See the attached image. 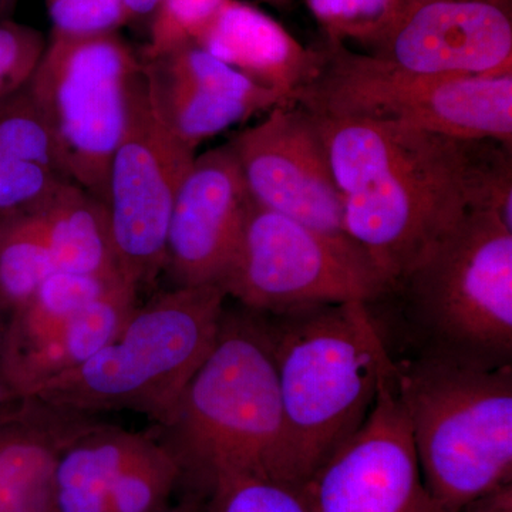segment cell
Wrapping results in <instances>:
<instances>
[{
    "label": "cell",
    "instance_id": "1",
    "mask_svg": "<svg viewBox=\"0 0 512 512\" xmlns=\"http://www.w3.org/2000/svg\"><path fill=\"white\" fill-rule=\"evenodd\" d=\"M312 117L339 190L346 235L372 259L390 292L468 212H497L512 227L510 146Z\"/></svg>",
    "mask_w": 512,
    "mask_h": 512
},
{
    "label": "cell",
    "instance_id": "2",
    "mask_svg": "<svg viewBox=\"0 0 512 512\" xmlns=\"http://www.w3.org/2000/svg\"><path fill=\"white\" fill-rule=\"evenodd\" d=\"M264 318L284 424L276 478L303 488L365 423L394 359L367 303Z\"/></svg>",
    "mask_w": 512,
    "mask_h": 512
},
{
    "label": "cell",
    "instance_id": "3",
    "mask_svg": "<svg viewBox=\"0 0 512 512\" xmlns=\"http://www.w3.org/2000/svg\"><path fill=\"white\" fill-rule=\"evenodd\" d=\"M157 431L188 493L204 497L215 481L229 476L278 480L284 424L262 313L225 309L210 355Z\"/></svg>",
    "mask_w": 512,
    "mask_h": 512
},
{
    "label": "cell",
    "instance_id": "4",
    "mask_svg": "<svg viewBox=\"0 0 512 512\" xmlns=\"http://www.w3.org/2000/svg\"><path fill=\"white\" fill-rule=\"evenodd\" d=\"M394 383L440 512L512 485V365L416 356L394 360Z\"/></svg>",
    "mask_w": 512,
    "mask_h": 512
},
{
    "label": "cell",
    "instance_id": "5",
    "mask_svg": "<svg viewBox=\"0 0 512 512\" xmlns=\"http://www.w3.org/2000/svg\"><path fill=\"white\" fill-rule=\"evenodd\" d=\"M227 295L218 285L183 286L137 306L110 345L53 377L32 397L93 414L136 412L161 426L210 355Z\"/></svg>",
    "mask_w": 512,
    "mask_h": 512
},
{
    "label": "cell",
    "instance_id": "6",
    "mask_svg": "<svg viewBox=\"0 0 512 512\" xmlns=\"http://www.w3.org/2000/svg\"><path fill=\"white\" fill-rule=\"evenodd\" d=\"M406 299L419 355L512 365V227L471 211L392 292Z\"/></svg>",
    "mask_w": 512,
    "mask_h": 512
},
{
    "label": "cell",
    "instance_id": "7",
    "mask_svg": "<svg viewBox=\"0 0 512 512\" xmlns=\"http://www.w3.org/2000/svg\"><path fill=\"white\" fill-rule=\"evenodd\" d=\"M292 103L316 117L359 119L463 140L512 143V74L436 76L328 42Z\"/></svg>",
    "mask_w": 512,
    "mask_h": 512
},
{
    "label": "cell",
    "instance_id": "8",
    "mask_svg": "<svg viewBox=\"0 0 512 512\" xmlns=\"http://www.w3.org/2000/svg\"><path fill=\"white\" fill-rule=\"evenodd\" d=\"M143 62L116 32L52 33L28 87L72 183L106 204L111 158Z\"/></svg>",
    "mask_w": 512,
    "mask_h": 512
},
{
    "label": "cell",
    "instance_id": "9",
    "mask_svg": "<svg viewBox=\"0 0 512 512\" xmlns=\"http://www.w3.org/2000/svg\"><path fill=\"white\" fill-rule=\"evenodd\" d=\"M242 308L278 315L311 306L379 302L390 286L356 242L254 204L218 284Z\"/></svg>",
    "mask_w": 512,
    "mask_h": 512
},
{
    "label": "cell",
    "instance_id": "10",
    "mask_svg": "<svg viewBox=\"0 0 512 512\" xmlns=\"http://www.w3.org/2000/svg\"><path fill=\"white\" fill-rule=\"evenodd\" d=\"M194 158L151 109L141 69L111 158L106 201L121 274L138 292L163 272L171 214Z\"/></svg>",
    "mask_w": 512,
    "mask_h": 512
},
{
    "label": "cell",
    "instance_id": "11",
    "mask_svg": "<svg viewBox=\"0 0 512 512\" xmlns=\"http://www.w3.org/2000/svg\"><path fill=\"white\" fill-rule=\"evenodd\" d=\"M303 491L312 512H440L421 476L394 369L365 423Z\"/></svg>",
    "mask_w": 512,
    "mask_h": 512
},
{
    "label": "cell",
    "instance_id": "12",
    "mask_svg": "<svg viewBox=\"0 0 512 512\" xmlns=\"http://www.w3.org/2000/svg\"><path fill=\"white\" fill-rule=\"evenodd\" d=\"M228 144L256 205L319 231L346 235L328 153L315 120L299 104L272 107L264 120L239 131Z\"/></svg>",
    "mask_w": 512,
    "mask_h": 512
},
{
    "label": "cell",
    "instance_id": "13",
    "mask_svg": "<svg viewBox=\"0 0 512 512\" xmlns=\"http://www.w3.org/2000/svg\"><path fill=\"white\" fill-rule=\"evenodd\" d=\"M181 470L156 434L97 420L57 456L50 512H160Z\"/></svg>",
    "mask_w": 512,
    "mask_h": 512
},
{
    "label": "cell",
    "instance_id": "14",
    "mask_svg": "<svg viewBox=\"0 0 512 512\" xmlns=\"http://www.w3.org/2000/svg\"><path fill=\"white\" fill-rule=\"evenodd\" d=\"M372 55L436 76L512 74V20L494 0H421L402 15Z\"/></svg>",
    "mask_w": 512,
    "mask_h": 512
},
{
    "label": "cell",
    "instance_id": "15",
    "mask_svg": "<svg viewBox=\"0 0 512 512\" xmlns=\"http://www.w3.org/2000/svg\"><path fill=\"white\" fill-rule=\"evenodd\" d=\"M252 204L229 144L195 156L168 227L163 271L174 288L220 284Z\"/></svg>",
    "mask_w": 512,
    "mask_h": 512
},
{
    "label": "cell",
    "instance_id": "16",
    "mask_svg": "<svg viewBox=\"0 0 512 512\" xmlns=\"http://www.w3.org/2000/svg\"><path fill=\"white\" fill-rule=\"evenodd\" d=\"M143 73L157 119L194 151L234 124L285 103L194 43L143 63Z\"/></svg>",
    "mask_w": 512,
    "mask_h": 512
},
{
    "label": "cell",
    "instance_id": "17",
    "mask_svg": "<svg viewBox=\"0 0 512 512\" xmlns=\"http://www.w3.org/2000/svg\"><path fill=\"white\" fill-rule=\"evenodd\" d=\"M97 420L36 397L2 407L0 512H50L57 456Z\"/></svg>",
    "mask_w": 512,
    "mask_h": 512
},
{
    "label": "cell",
    "instance_id": "18",
    "mask_svg": "<svg viewBox=\"0 0 512 512\" xmlns=\"http://www.w3.org/2000/svg\"><path fill=\"white\" fill-rule=\"evenodd\" d=\"M192 43L285 103L295 100L322 62L320 50L303 46L281 23L241 0H225Z\"/></svg>",
    "mask_w": 512,
    "mask_h": 512
},
{
    "label": "cell",
    "instance_id": "19",
    "mask_svg": "<svg viewBox=\"0 0 512 512\" xmlns=\"http://www.w3.org/2000/svg\"><path fill=\"white\" fill-rule=\"evenodd\" d=\"M57 271L124 281L111 238L107 205L72 181H62L35 208Z\"/></svg>",
    "mask_w": 512,
    "mask_h": 512
},
{
    "label": "cell",
    "instance_id": "20",
    "mask_svg": "<svg viewBox=\"0 0 512 512\" xmlns=\"http://www.w3.org/2000/svg\"><path fill=\"white\" fill-rule=\"evenodd\" d=\"M121 282L60 271L50 275L35 295L10 315L3 365L62 335L80 309Z\"/></svg>",
    "mask_w": 512,
    "mask_h": 512
},
{
    "label": "cell",
    "instance_id": "21",
    "mask_svg": "<svg viewBox=\"0 0 512 512\" xmlns=\"http://www.w3.org/2000/svg\"><path fill=\"white\" fill-rule=\"evenodd\" d=\"M56 271L32 212L0 217V305L10 315Z\"/></svg>",
    "mask_w": 512,
    "mask_h": 512
},
{
    "label": "cell",
    "instance_id": "22",
    "mask_svg": "<svg viewBox=\"0 0 512 512\" xmlns=\"http://www.w3.org/2000/svg\"><path fill=\"white\" fill-rule=\"evenodd\" d=\"M137 295L133 285L121 282L73 316L60 336L66 372L92 359L120 335L136 311Z\"/></svg>",
    "mask_w": 512,
    "mask_h": 512
},
{
    "label": "cell",
    "instance_id": "23",
    "mask_svg": "<svg viewBox=\"0 0 512 512\" xmlns=\"http://www.w3.org/2000/svg\"><path fill=\"white\" fill-rule=\"evenodd\" d=\"M0 153L70 181L52 130L26 86L0 99Z\"/></svg>",
    "mask_w": 512,
    "mask_h": 512
},
{
    "label": "cell",
    "instance_id": "24",
    "mask_svg": "<svg viewBox=\"0 0 512 512\" xmlns=\"http://www.w3.org/2000/svg\"><path fill=\"white\" fill-rule=\"evenodd\" d=\"M328 42L375 47L402 15L404 0H306Z\"/></svg>",
    "mask_w": 512,
    "mask_h": 512
},
{
    "label": "cell",
    "instance_id": "25",
    "mask_svg": "<svg viewBox=\"0 0 512 512\" xmlns=\"http://www.w3.org/2000/svg\"><path fill=\"white\" fill-rule=\"evenodd\" d=\"M201 512H312L301 487L254 476L220 478L202 497Z\"/></svg>",
    "mask_w": 512,
    "mask_h": 512
},
{
    "label": "cell",
    "instance_id": "26",
    "mask_svg": "<svg viewBox=\"0 0 512 512\" xmlns=\"http://www.w3.org/2000/svg\"><path fill=\"white\" fill-rule=\"evenodd\" d=\"M225 0H163L150 28L143 63L190 45L214 18Z\"/></svg>",
    "mask_w": 512,
    "mask_h": 512
},
{
    "label": "cell",
    "instance_id": "27",
    "mask_svg": "<svg viewBox=\"0 0 512 512\" xmlns=\"http://www.w3.org/2000/svg\"><path fill=\"white\" fill-rule=\"evenodd\" d=\"M53 33L67 36L116 32L128 22L124 0H45Z\"/></svg>",
    "mask_w": 512,
    "mask_h": 512
},
{
    "label": "cell",
    "instance_id": "28",
    "mask_svg": "<svg viewBox=\"0 0 512 512\" xmlns=\"http://www.w3.org/2000/svg\"><path fill=\"white\" fill-rule=\"evenodd\" d=\"M64 178L0 153V217L35 208Z\"/></svg>",
    "mask_w": 512,
    "mask_h": 512
},
{
    "label": "cell",
    "instance_id": "29",
    "mask_svg": "<svg viewBox=\"0 0 512 512\" xmlns=\"http://www.w3.org/2000/svg\"><path fill=\"white\" fill-rule=\"evenodd\" d=\"M458 512H512V485H507Z\"/></svg>",
    "mask_w": 512,
    "mask_h": 512
},
{
    "label": "cell",
    "instance_id": "30",
    "mask_svg": "<svg viewBox=\"0 0 512 512\" xmlns=\"http://www.w3.org/2000/svg\"><path fill=\"white\" fill-rule=\"evenodd\" d=\"M10 322V313L0 305V403L16 402L12 399L2 386L3 360H5L6 340H8V330Z\"/></svg>",
    "mask_w": 512,
    "mask_h": 512
},
{
    "label": "cell",
    "instance_id": "31",
    "mask_svg": "<svg viewBox=\"0 0 512 512\" xmlns=\"http://www.w3.org/2000/svg\"><path fill=\"white\" fill-rule=\"evenodd\" d=\"M161 3H163V0H124L128 22H130L131 19L140 18V16H146L156 12Z\"/></svg>",
    "mask_w": 512,
    "mask_h": 512
},
{
    "label": "cell",
    "instance_id": "32",
    "mask_svg": "<svg viewBox=\"0 0 512 512\" xmlns=\"http://www.w3.org/2000/svg\"><path fill=\"white\" fill-rule=\"evenodd\" d=\"M201 508L202 498L200 495L185 491L184 497L177 504L168 505L165 510L160 512H201Z\"/></svg>",
    "mask_w": 512,
    "mask_h": 512
},
{
    "label": "cell",
    "instance_id": "33",
    "mask_svg": "<svg viewBox=\"0 0 512 512\" xmlns=\"http://www.w3.org/2000/svg\"><path fill=\"white\" fill-rule=\"evenodd\" d=\"M265 2H269L271 5L275 6H285L288 5L291 0H265Z\"/></svg>",
    "mask_w": 512,
    "mask_h": 512
},
{
    "label": "cell",
    "instance_id": "34",
    "mask_svg": "<svg viewBox=\"0 0 512 512\" xmlns=\"http://www.w3.org/2000/svg\"><path fill=\"white\" fill-rule=\"evenodd\" d=\"M13 0H0V15H2L3 10L8 8L10 3H12Z\"/></svg>",
    "mask_w": 512,
    "mask_h": 512
},
{
    "label": "cell",
    "instance_id": "35",
    "mask_svg": "<svg viewBox=\"0 0 512 512\" xmlns=\"http://www.w3.org/2000/svg\"><path fill=\"white\" fill-rule=\"evenodd\" d=\"M8 94H10V92H8V90H6L5 87L0 84V99H2V97L8 96Z\"/></svg>",
    "mask_w": 512,
    "mask_h": 512
},
{
    "label": "cell",
    "instance_id": "36",
    "mask_svg": "<svg viewBox=\"0 0 512 512\" xmlns=\"http://www.w3.org/2000/svg\"><path fill=\"white\" fill-rule=\"evenodd\" d=\"M406 3L421 2V0H404Z\"/></svg>",
    "mask_w": 512,
    "mask_h": 512
}]
</instances>
